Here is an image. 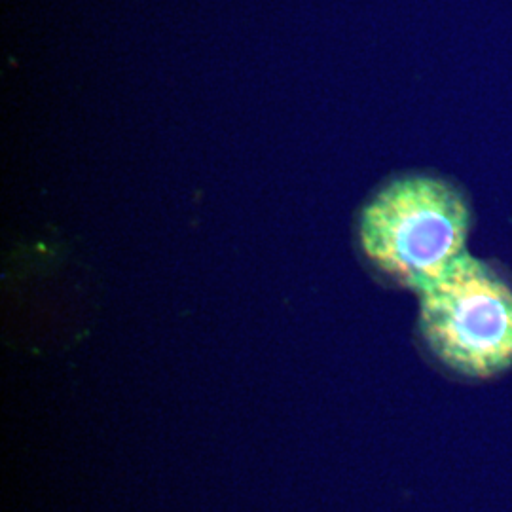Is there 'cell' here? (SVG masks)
<instances>
[{
    "instance_id": "1",
    "label": "cell",
    "mask_w": 512,
    "mask_h": 512,
    "mask_svg": "<svg viewBox=\"0 0 512 512\" xmlns=\"http://www.w3.org/2000/svg\"><path fill=\"white\" fill-rule=\"evenodd\" d=\"M473 207L458 184L429 173L395 177L365 203L357 239L385 279L420 293L467 255Z\"/></svg>"
},
{
    "instance_id": "2",
    "label": "cell",
    "mask_w": 512,
    "mask_h": 512,
    "mask_svg": "<svg viewBox=\"0 0 512 512\" xmlns=\"http://www.w3.org/2000/svg\"><path fill=\"white\" fill-rule=\"evenodd\" d=\"M421 340L450 372L486 380L512 368V283L488 260L463 255L421 289Z\"/></svg>"
}]
</instances>
